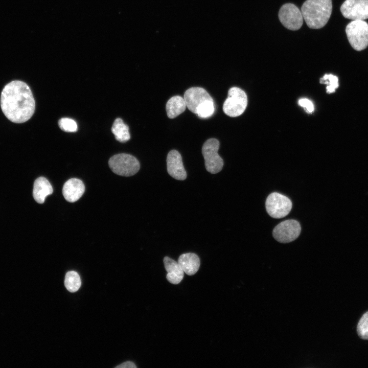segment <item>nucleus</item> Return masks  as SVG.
<instances>
[{
	"label": "nucleus",
	"instance_id": "11",
	"mask_svg": "<svg viewBox=\"0 0 368 368\" xmlns=\"http://www.w3.org/2000/svg\"><path fill=\"white\" fill-rule=\"evenodd\" d=\"M342 15L347 18L364 20L368 18V0H346L340 7Z\"/></svg>",
	"mask_w": 368,
	"mask_h": 368
},
{
	"label": "nucleus",
	"instance_id": "15",
	"mask_svg": "<svg viewBox=\"0 0 368 368\" xmlns=\"http://www.w3.org/2000/svg\"><path fill=\"white\" fill-rule=\"evenodd\" d=\"M164 263L167 272V280L171 284H179L183 278L184 271L178 262L168 257H165L164 258Z\"/></svg>",
	"mask_w": 368,
	"mask_h": 368
},
{
	"label": "nucleus",
	"instance_id": "1",
	"mask_svg": "<svg viewBox=\"0 0 368 368\" xmlns=\"http://www.w3.org/2000/svg\"><path fill=\"white\" fill-rule=\"evenodd\" d=\"M1 106L5 116L12 122L22 123L33 116L35 102L29 86L14 80L5 86L1 96Z\"/></svg>",
	"mask_w": 368,
	"mask_h": 368
},
{
	"label": "nucleus",
	"instance_id": "4",
	"mask_svg": "<svg viewBox=\"0 0 368 368\" xmlns=\"http://www.w3.org/2000/svg\"><path fill=\"white\" fill-rule=\"evenodd\" d=\"M346 32L352 47L357 51L368 45V24L362 20H352L346 27Z\"/></svg>",
	"mask_w": 368,
	"mask_h": 368
},
{
	"label": "nucleus",
	"instance_id": "5",
	"mask_svg": "<svg viewBox=\"0 0 368 368\" xmlns=\"http://www.w3.org/2000/svg\"><path fill=\"white\" fill-rule=\"evenodd\" d=\"M108 165L113 173L124 176H132L140 168L138 160L134 156L126 153L112 156L109 159Z\"/></svg>",
	"mask_w": 368,
	"mask_h": 368
},
{
	"label": "nucleus",
	"instance_id": "17",
	"mask_svg": "<svg viewBox=\"0 0 368 368\" xmlns=\"http://www.w3.org/2000/svg\"><path fill=\"white\" fill-rule=\"evenodd\" d=\"M187 105L184 98L179 96L171 97L167 102L166 109L170 119H174L185 111Z\"/></svg>",
	"mask_w": 368,
	"mask_h": 368
},
{
	"label": "nucleus",
	"instance_id": "19",
	"mask_svg": "<svg viewBox=\"0 0 368 368\" xmlns=\"http://www.w3.org/2000/svg\"><path fill=\"white\" fill-rule=\"evenodd\" d=\"M81 281L79 274L75 271H70L66 273L64 285L67 290L71 292L78 290L81 286Z\"/></svg>",
	"mask_w": 368,
	"mask_h": 368
},
{
	"label": "nucleus",
	"instance_id": "16",
	"mask_svg": "<svg viewBox=\"0 0 368 368\" xmlns=\"http://www.w3.org/2000/svg\"><path fill=\"white\" fill-rule=\"evenodd\" d=\"M177 262L183 271L189 275L195 274L198 270L200 264L198 256L191 252L181 255Z\"/></svg>",
	"mask_w": 368,
	"mask_h": 368
},
{
	"label": "nucleus",
	"instance_id": "2",
	"mask_svg": "<svg viewBox=\"0 0 368 368\" xmlns=\"http://www.w3.org/2000/svg\"><path fill=\"white\" fill-rule=\"evenodd\" d=\"M332 10V0H306L301 8L307 26L315 29L321 28L326 25Z\"/></svg>",
	"mask_w": 368,
	"mask_h": 368
},
{
	"label": "nucleus",
	"instance_id": "7",
	"mask_svg": "<svg viewBox=\"0 0 368 368\" xmlns=\"http://www.w3.org/2000/svg\"><path fill=\"white\" fill-rule=\"evenodd\" d=\"M220 146L219 141L215 138L206 140L202 147V154L204 159L206 170L216 174L220 172L223 166V160L218 153Z\"/></svg>",
	"mask_w": 368,
	"mask_h": 368
},
{
	"label": "nucleus",
	"instance_id": "14",
	"mask_svg": "<svg viewBox=\"0 0 368 368\" xmlns=\"http://www.w3.org/2000/svg\"><path fill=\"white\" fill-rule=\"evenodd\" d=\"M53 189L49 180L44 177H39L34 181L33 196L38 203H43L45 198L53 193Z\"/></svg>",
	"mask_w": 368,
	"mask_h": 368
},
{
	"label": "nucleus",
	"instance_id": "22",
	"mask_svg": "<svg viewBox=\"0 0 368 368\" xmlns=\"http://www.w3.org/2000/svg\"><path fill=\"white\" fill-rule=\"evenodd\" d=\"M58 124L60 128L65 132H74L77 131L78 129L77 123L71 118H61L58 121Z\"/></svg>",
	"mask_w": 368,
	"mask_h": 368
},
{
	"label": "nucleus",
	"instance_id": "9",
	"mask_svg": "<svg viewBox=\"0 0 368 368\" xmlns=\"http://www.w3.org/2000/svg\"><path fill=\"white\" fill-rule=\"evenodd\" d=\"M279 18L285 28L293 31L300 29L304 20L301 11L297 6L291 3L285 4L281 7Z\"/></svg>",
	"mask_w": 368,
	"mask_h": 368
},
{
	"label": "nucleus",
	"instance_id": "24",
	"mask_svg": "<svg viewBox=\"0 0 368 368\" xmlns=\"http://www.w3.org/2000/svg\"><path fill=\"white\" fill-rule=\"evenodd\" d=\"M116 367L117 368H136V366L135 364L131 361H126L119 365H117Z\"/></svg>",
	"mask_w": 368,
	"mask_h": 368
},
{
	"label": "nucleus",
	"instance_id": "20",
	"mask_svg": "<svg viewBox=\"0 0 368 368\" xmlns=\"http://www.w3.org/2000/svg\"><path fill=\"white\" fill-rule=\"evenodd\" d=\"M320 83L327 85L326 90L328 94L334 93L339 86L338 77L332 74H325L320 79Z\"/></svg>",
	"mask_w": 368,
	"mask_h": 368
},
{
	"label": "nucleus",
	"instance_id": "8",
	"mask_svg": "<svg viewBox=\"0 0 368 368\" xmlns=\"http://www.w3.org/2000/svg\"><path fill=\"white\" fill-rule=\"evenodd\" d=\"M265 206L268 214L274 218H282L287 216L292 208L290 199L277 192L270 194L267 197Z\"/></svg>",
	"mask_w": 368,
	"mask_h": 368
},
{
	"label": "nucleus",
	"instance_id": "23",
	"mask_svg": "<svg viewBox=\"0 0 368 368\" xmlns=\"http://www.w3.org/2000/svg\"><path fill=\"white\" fill-rule=\"evenodd\" d=\"M298 104L304 108L309 113H312L314 110L313 103L307 98H302L298 100Z\"/></svg>",
	"mask_w": 368,
	"mask_h": 368
},
{
	"label": "nucleus",
	"instance_id": "13",
	"mask_svg": "<svg viewBox=\"0 0 368 368\" xmlns=\"http://www.w3.org/2000/svg\"><path fill=\"white\" fill-rule=\"evenodd\" d=\"M85 191V186L81 180L71 178L67 180L63 185L62 194L65 200L74 202L79 200Z\"/></svg>",
	"mask_w": 368,
	"mask_h": 368
},
{
	"label": "nucleus",
	"instance_id": "6",
	"mask_svg": "<svg viewBox=\"0 0 368 368\" xmlns=\"http://www.w3.org/2000/svg\"><path fill=\"white\" fill-rule=\"evenodd\" d=\"M247 105V97L244 90L237 87H231L223 105V112L231 117L242 114Z\"/></svg>",
	"mask_w": 368,
	"mask_h": 368
},
{
	"label": "nucleus",
	"instance_id": "18",
	"mask_svg": "<svg viewBox=\"0 0 368 368\" xmlns=\"http://www.w3.org/2000/svg\"><path fill=\"white\" fill-rule=\"evenodd\" d=\"M116 140L121 143H125L130 139L129 127L121 118H117L111 129Z\"/></svg>",
	"mask_w": 368,
	"mask_h": 368
},
{
	"label": "nucleus",
	"instance_id": "12",
	"mask_svg": "<svg viewBox=\"0 0 368 368\" xmlns=\"http://www.w3.org/2000/svg\"><path fill=\"white\" fill-rule=\"evenodd\" d=\"M167 171L173 178L180 180L187 178V172L183 165L180 154L176 150H172L167 157Z\"/></svg>",
	"mask_w": 368,
	"mask_h": 368
},
{
	"label": "nucleus",
	"instance_id": "10",
	"mask_svg": "<svg viewBox=\"0 0 368 368\" xmlns=\"http://www.w3.org/2000/svg\"><path fill=\"white\" fill-rule=\"evenodd\" d=\"M301 226L299 222L291 219L278 224L273 229L272 234L274 239L282 243H287L295 240L300 235Z\"/></svg>",
	"mask_w": 368,
	"mask_h": 368
},
{
	"label": "nucleus",
	"instance_id": "3",
	"mask_svg": "<svg viewBox=\"0 0 368 368\" xmlns=\"http://www.w3.org/2000/svg\"><path fill=\"white\" fill-rule=\"evenodd\" d=\"M187 107L193 113L200 118L211 117L215 111L213 98L204 88L192 87L184 94Z\"/></svg>",
	"mask_w": 368,
	"mask_h": 368
},
{
	"label": "nucleus",
	"instance_id": "21",
	"mask_svg": "<svg viewBox=\"0 0 368 368\" xmlns=\"http://www.w3.org/2000/svg\"><path fill=\"white\" fill-rule=\"evenodd\" d=\"M359 336L363 339H368V311L360 319L357 328Z\"/></svg>",
	"mask_w": 368,
	"mask_h": 368
}]
</instances>
